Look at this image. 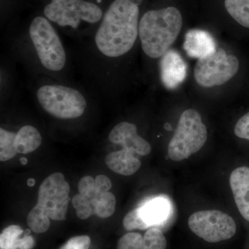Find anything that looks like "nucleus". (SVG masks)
Wrapping results in <instances>:
<instances>
[{"mask_svg":"<svg viewBox=\"0 0 249 249\" xmlns=\"http://www.w3.org/2000/svg\"><path fill=\"white\" fill-rule=\"evenodd\" d=\"M117 249H146L143 237L138 232H128L118 242Z\"/></svg>","mask_w":249,"mask_h":249,"instance_id":"b1692460","label":"nucleus"},{"mask_svg":"<svg viewBox=\"0 0 249 249\" xmlns=\"http://www.w3.org/2000/svg\"><path fill=\"white\" fill-rule=\"evenodd\" d=\"M139 17L137 3L114 0L103 15L93 37L98 56L109 62L130 52L139 36Z\"/></svg>","mask_w":249,"mask_h":249,"instance_id":"f257e3e1","label":"nucleus"},{"mask_svg":"<svg viewBox=\"0 0 249 249\" xmlns=\"http://www.w3.org/2000/svg\"><path fill=\"white\" fill-rule=\"evenodd\" d=\"M240 67L238 59L228 54L222 48L214 53L198 59L194 70L197 84L204 88H212L227 83L237 74Z\"/></svg>","mask_w":249,"mask_h":249,"instance_id":"0eeeda50","label":"nucleus"},{"mask_svg":"<svg viewBox=\"0 0 249 249\" xmlns=\"http://www.w3.org/2000/svg\"><path fill=\"white\" fill-rule=\"evenodd\" d=\"M44 15L59 27L77 30L83 23L94 24L102 20V9L85 0H52L46 5Z\"/></svg>","mask_w":249,"mask_h":249,"instance_id":"423d86ee","label":"nucleus"},{"mask_svg":"<svg viewBox=\"0 0 249 249\" xmlns=\"http://www.w3.org/2000/svg\"><path fill=\"white\" fill-rule=\"evenodd\" d=\"M183 47L187 55L193 58H204L217 50L213 37L207 31L200 29L188 31Z\"/></svg>","mask_w":249,"mask_h":249,"instance_id":"ddd939ff","label":"nucleus"},{"mask_svg":"<svg viewBox=\"0 0 249 249\" xmlns=\"http://www.w3.org/2000/svg\"><path fill=\"white\" fill-rule=\"evenodd\" d=\"M16 133L0 129V160L6 161L14 158L18 152L15 147Z\"/></svg>","mask_w":249,"mask_h":249,"instance_id":"aec40b11","label":"nucleus"},{"mask_svg":"<svg viewBox=\"0 0 249 249\" xmlns=\"http://www.w3.org/2000/svg\"><path fill=\"white\" fill-rule=\"evenodd\" d=\"M106 163L113 172L124 176L134 175L142 165L135 154L124 149L109 153L106 157Z\"/></svg>","mask_w":249,"mask_h":249,"instance_id":"2eb2a0df","label":"nucleus"},{"mask_svg":"<svg viewBox=\"0 0 249 249\" xmlns=\"http://www.w3.org/2000/svg\"><path fill=\"white\" fill-rule=\"evenodd\" d=\"M228 13L242 27L249 29V0H225Z\"/></svg>","mask_w":249,"mask_h":249,"instance_id":"a211bd4d","label":"nucleus"},{"mask_svg":"<svg viewBox=\"0 0 249 249\" xmlns=\"http://www.w3.org/2000/svg\"><path fill=\"white\" fill-rule=\"evenodd\" d=\"M50 218L43 210L36 206L27 216V224L33 231L36 233H43L47 231L50 227Z\"/></svg>","mask_w":249,"mask_h":249,"instance_id":"6ab92c4d","label":"nucleus"},{"mask_svg":"<svg viewBox=\"0 0 249 249\" xmlns=\"http://www.w3.org/2000/svg\"><path fill=\"white\" fill-rule=\"evenodd\" d=\"M72 204L76 210L77 216L81 219H88L94 214V209L91 199L83 195L78 194L72 199Z\"/></svg>","mask_w":249,"mask_h":249,"instance_id":"4be33fe9","label":"nucleus"},{"mask_svg":"<svg viewBox=\"0 0 249 249\" xmlns=\"http://www.w3.org/2000/svg\"><path fill=\"white\" fill-rule=\"evenodd\" d=\"M146 249H165L167 246L163 232L157 228H151L147 229L143 236Z\"/></svg>","mask_w":249,"mask_h":249,"instance_id":"5701e85b","label":"nucleus"},{"mask_svg":"<svg viewBox=\"0 0 249 249\" xmlns=\"http://www.w3.org/2000/svg\"><path fill=\"white\" fill-rule=\"evenodd\" d=\"M30 231L27 230L26 235L21 237L18 249H32L35 246V240L33 238L32 236L29 235Z\"/></svg>","mask_w":249,"mask_h":249,"instance_id":"c85d7f7f","label":"nucleus"},{"mask_svg":"<svg viewBox=\"0 0 249 249\" xmlns=\"http://www.w3.org/2000/svg\"><path fill=\"white\" fill-rule=\"evenodd\" d=\"M23 232L19 226L12 225L6 228L0 235V249H18Z\"/></svg>","mask_w":249,"mask_h":249,"instance_id":"412c9836","label":"nucleus"},{"mask_svg":"<svg viewBox=\"0 0 249 249\" xmlns=\"http://www.w3.org/2000/svg\"><path fill=\"white\" fill-rule=\"evenodd\" d=\"M169 201L164 198L150 199L124 216L123 224L126 231L162 229L169 220Z\"/></svg>","mask_w":249,"mask_h":249,"instance_id":"9d476101","label":"nucleus"},{"mask_svg":"<svg viewBox=\"0 0 249 249\" xmlns=\"http://www.w3.org/2000/svg\"><path fill=\"white\" fill-rule=\"evenodd\" d=\"M94 209V214L98 217L107 218L114 214L116 208V198L109 192L98 193L96 191L92 196L89 197Z\"/></svg>","mask_w":249,"mask_h":249,"instance_id":"f3484780","label":"nucleus"},{"mask_svg":"<svg viewBox=\"0 0 249 249\" xmlns=\"http://www.w3.org/2000/svg\"><path fill=\"white\" fill-rule=\"evenodd\" d=\"M182 16L177 8L151 10L139 22V37L142 52L149 58H160L178 38Z\"/></svg>","mask_w":249,"mask_h":249,"instance_id":"f03ea898","label":"nucleus"},{"mask_svg":"<svg viewBox=\"0 0 249 249\" xmlns=\"http://www.w3.org/2000/svg\"><path fill=\"white\" fill-rule=\"evenodd\" d=\"M188 227L198 237L211 243L229 240L236 232L234 219L216 210L198 211L191 214Z\"/></svg>","mask_w":249,"mask_h":249,"instance_id":"6e6552de","label":"nucleus"},{"mask_svg":"<svg viewBox=\"0 0 249 249\" xmlns=\"http://www.w3.org/2000/svg\"><path fill=\"white\" fill-rule=\"evenodd\" d=\"M230 185L237 209L249 222V168L240 167L232 172Z\"/></svg>","mask_w":249,"mask_h":249,"instance_id":"4468645a","label":"nucleus"},{"mask_svg":"<svg viewBox=\"0 0 249 249\" xmlns=\"http://www.w3.org/2000/svg\"><path fill=\"white\" fill-rule=\"evenodd\" d=\"M36 94L37 102L47 114L62 120L80 117L88 106L81 91L59 83L41 85Z\"/></svg>","mask_w":249,"mask_h":249,"instance_id":"20e7f679","label":"nucleus"},{"mask_svg":"<svg viewBox=\"0 0 249 249\" xmlns=\"http://www.w3.org/2000/svg\"><path fill=\"white\" fill-rule=\"evenodd\" d=\"M70 185L60 173L49 175L41 183L37 206L43 210L50 219L60 221L65 219L70 202Z\"/></svg>","mask_w":249,"mask_h":249,"instance_id":"1a4fd4ad","label":"nucleus"},{"mask_svg":"<svg viewBox=\"0 0 249 249\" xmlns=\"http://www.w3.org/2000/svg\"><path fill=\"white\" fill-rule=\"evenodd\" d=\"M36 184V180L34 178H30L28 179L27 185L29 187H33Z\"/></svg>","mask_w":249,"mask_h":249,"instance_id":"c756f323","label":"nucleus"},{"mask_svg":"<svg viewBox=\"0 0 249 249\" xmlns=\"http://www.w3.org/2000/svg\"><path fill=\"white\" fill-rule=\"evenodd\" d=\"M19 161H20V163H22V165H26L27 163V160L25 157H22V158H20Z\"/></svg>","mask_w":249,"mask_h":249,"instance_id":"7c9ffc66","label":"nucleus"},{"mask_svg":"<svg viewBox=\"0 0 249 249\" xmlns=\"http://www.w3.org/2000/svg\"><path fill=\"white\" fill-rule=\"evenodd\" d=\"M234 132L239 138L249 141V112L239 119L235 124Z\"/></svg>","mask_w":249,"mask_h":249,"instance_id":"a878e982","label":"nucleus"},{"mask_svg":"<svg viewBox=\"0 0 249 249\" xmlns=\"http://www.w3.org/2000/svg\"><path fill=\"white\" fill-rule=\"evenodd\" d=\"M28 42L42 71L61 73L66 68L67 58L58 32L47 18L37 16L28 31Z\"/></svg>","mask_w":249,"mask_h":249,"instance_id":"7ed1b4c3","label":"nucleus"},{"mask_svg":"<svg viewBox=\"0 0 249 249\" xmlns=\"http://www.w3.org/2000/svg\"><path fill=\"white\" fill-rule=\"evenodd\" d=\"M111 188V180L106 175H98L95 178V189L97 193H107Z\"/></svg>","mask_w":249,"mask_h":249,"instance_id":"cd10ccee","label":"nucleus"},{"mask_svg":"<svg viewBox=\"0 0 249 249\" xmlns=\"http://www.w3.org/2000/svg\"><path fill=\"white\" fill-rule=\"evenodd\" d=\"M91 239L89 236L81 235L72 237L60 249H89Z\"/></svg>","mask_w":249,"mask_h":249,"instance_id":"393cba45","label":"nucleus"},{"mask_svg":"<svg viewBox=\"0 0 249 249\" xmlns=\"http://www.w3.org/2000/svg\"><path fill=\"white\" fill-rule=\"evenodd\" d=\"M108 139L112 143L121 145L124 150L133 152L135 155L146 156L152 150L150 144L137 133V126L126 121L114 126Z\"/></svg>","mask_w":249,"mask_h":249,"instance_id":"9b49d317","label":"nucleus"},{"mask_svg":"<svg viewBox=\"0 0 249 249\" xmlns=\"http://www.w3.org/2000/svg\"><path fill=\"white\" fill-rule=\"evenodd\" d=\"M207 138V128L201 121L200 114L196 109L185 110L168 145L170 160L181 161L188 159L202 148Z\"/></svg>","mask_w":249,"mask_h":249,"instance_id":"39448f33","label":"nucleus"},{"mask_svg":"<svg viewBox=\"0 0 249 249\" xmlns=\"http://www.w3.org/2000/svg\"><path fill=\"white\" fill-rule=\"evenodd\" d=\"M160 79L165 88L175 89L186 79L187 65L177 51L168 50L160 61Z\"/></svg>","mask_w":249,"mask_h":249,"instance_id":"f8f14e48","label":"nucleus"},{"mask_svg":"<svg viewBox=\"0 0 249 249\" xmlns=\"http://www.w3.org/2000/svg\"><path fill=\"white\" fill-rule=\"evenodd\" d=\"M42 141L40 132L35 127L24 125L16 133L15 147L18 153L26 155L37 150Z\"/></svg>","mask_w":249,"mask_h":249,"instance_id":"dca6fc26","label":"nucleus"},{"mask_svg":"<svg viewBox=\"0 0 249 249\" xmlns=\"http://www.w3.org/2000/svg\"><path fill=\"white\" fill-rule=\"evenodd\" d=\"M78 191L80 194L88 196H92L96 193L95 189V179L91 177H84L80 179L78 183Z\"/></svg>","mask_w":249,"mask_h":249,"instance_id":"bb28decb","label":"nucleus"}]
</instances>
